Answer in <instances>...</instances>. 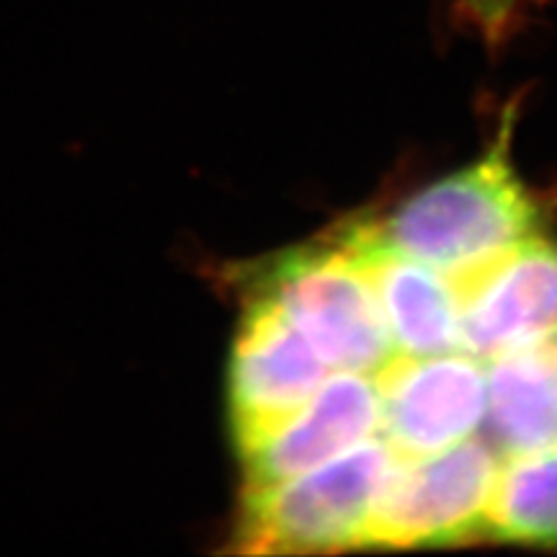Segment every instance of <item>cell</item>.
<instances>
[{"label": "cell", "instance_id": "cell-1", "mask_svg": "<svg viewBox=\"0 0 557 557\" xmlns=\"http://www.w3.org/2000/svg\"><path fill=\"white\" fill-rule=\"evenodd\" d=\"M511 109L475 163L434 181L369 222L382 240L451 278L487 267L540 233L542 207L511 158Z\"/></svg>", "mask_w": 557, "mask_h": 557}, {"label": "cell", "instance_id": "cell-2", "mask_svg": "<svg viewBox=\"0 0 557 557\" xmlns=\"http://www.w3.org/2000/svg\"><path fill=\"white\" fill-rule=\"evenodd\" d=\"M398 457L380 434L278 483L243 487L233 547L248 555L364 549L367 529Z\"/></svg>", "mask_w": 557, "mask_h": 557}, {"label": "cell", "instance_id": "cell-3", "mask_svg": "<svg viewBox=\"0 0 557 557\" xmlns=\"http://www.w3.org/2000/svg\"><path fill=\"white\" fill-rule=\"evenodd\" d=\"M243 289L271 299L333 372L374 374L398 354L367 276L333 238L276 256Z\"/></svg>", "mask_w": 557, "mask_h": 557}, {"label": "cell", "instance_id": "cell-4", "mask_svg": "<svg viewBox=\"0 0 557 557\" xmlns=\"http://www.w3.org/2000/svg\"><path fill=\"white\" fill-rule=\"evenodd\" d=\"M504 455L485 436L398 459L369 521L364 549L459 545L485 537Z\"/></svg>", "mask_w": 557, "mask_h": 557}, {"label": "cell", "instance_id": "cell-5", "mask_svg": "<svg viewBox=\"0 0 557 557\" xmlns=\"http://www.w3.org/2000/svg\"><path fill=\"white\" fill-rule=\"evenodd\" d=\"M331 372L271 299L246 292L227 367V418L235 451L253 447L282 426Z\"/></svg>", "mask_w": 557, "mask_h": 557}, {"label": "cell", "instance_id": "cell-6", "mask_svg": "<svg viewBox=\"0 0 557 557\" xmlns=\"http://www.w3.org/2000/svg\"><path fill=\"white\" fill-rule=\"evenodd\" d=\"M380 436L398 459L436 455L483 431L485 361L468 351L395 354L374 372Z\"/></svg>", "mask_w": 557, "mask_h": 557}, {"label": "cell", "instance_id": "cell-7", "mask_svg": "<svg viewBox=\"0 0 557 557\" xmlns=\"http://www.w3.org/2000/svg\"><path fill=\"white\" fill-rule=\"evenodd\" d=\"M455 284L459 351L485 361L557 329V243L547 235H532Z\"/></svg>", "mask_w": 557, "mask_h": 557}, {"label": "cell", "instance_id": "cell-8", "mask_svg": "<svg viewBox=\"0 0 557 557\" xmlns=\"http://www.w3.org/2000/svg\"><path fill=\"white\" fill-rule=\"evenodd\" d=\"M377 434L380 395L374 374L336 369L295 416L253 447L238 451L243 487L299 475Z\"/></svg>", "mask_w": 557, "mask_h": 557}, {"label": "cell", "instance_id": "cell-9", "mask_svg": "<svg viewBox=\"0 0 557 557\" xmlns=\"http://www.w3.org/2000/svg\"><path fill=\"white\" fill-rule=\"evenodd\" d=\"M333 240L359 263L398 354L459 351V292L455 278L400 253L369 222H351Z\"/></svg>", "mask_w": 557, "mask_h": 557}, {"label": "cell", "instance_id": "cell-10", "mask_svg": "<svg viewBox=\"0 0 557 557\" xmlns=\"http://www.w3.org/2000/svg\"><path fill=\"white\" fill-rule=\"evenodd\" d=\"M483 434L504 457L557 451V329L485 359Z\"/></svg>", "mask_w": 557, "mask_h": 557}, {"label": "cell", "instance_id": "cell-11", "mask_svg": "<svg viewBox=\"0 0 557 557\" xmlns=\"http://www.w3.org/2000/svg\"><path fill=\"white\" fill-rule=\"evenodd\" d=\"M485 537L557 545V451L504 457L487 506Z\"/></svg>", "mask_w": 557, "mask_h": 557}, {"label": "cell", "instance_id": "cell-12", "mask_svg": "<svg viewBox=\"0 0 557 557\" xmlns=\"http://www.w3.org/2000/svg\"><path fill=\"white\" fill-rule=\"evenodd\" d=\"M537 0H457V9L487 41H500L517 29Z\"/></svg>", "mask_w": 557, "mask_h": 557}]
</instances>
